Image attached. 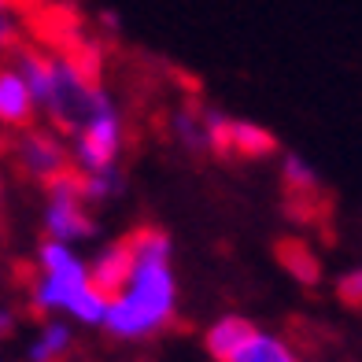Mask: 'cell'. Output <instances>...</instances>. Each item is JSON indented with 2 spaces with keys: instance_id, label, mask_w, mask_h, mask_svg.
Wrapping results in <instances>:
<instances>
[{
  "instance_id": "cell-1",
  "label": "cell",
  "mask_w": 362,
  "mask_h": 362,
  "mask_svg": "<svg viewBox=\"0 0 362 362\" xmlns=\"http://www.w3.org/2000/svg\"><path fill=\"white\" fill-rule=\"evenodd\" d=\"M134 240V274L111 296L104 329L119 340H152L167 333L177 318V274H174V240L159 226H141Z\"/></svg>"
},
{
  "instance_id": "cell-2",
  "label": "cell",
  "mask_w": 362,
  "mask_h": 362,
  "mask_svg": "<svg viewBox=\"0 0 362 362\" xmlns=\"http://www.w3.org/2000/svg\"><path fill=\"white\" fill-rule=\"evenodd\" d=\"M26 288H30V310L37 318L67 310L81 325H104L107 318V296L93 285L89 262H81L71 244L41 240L37 267H26Z\"/></svg>"
},
{
  "instance_id": "cell-3",
  "label": "cell",
  "mask_w": 362,
  "mask_h": 362,
  "mask_svg": "<svg viewBox=\"0 0 362 362\" xmlns=\"http://www.w3.org/2000/svg\"><path fill=\"white\" fill-rule=\"evenodd\" d=\"M96 233V222L89 215V204L81 196V174L71 170L48 185V211H45V237L71 244Z\"/></svg>"
},
{
  "instance_id": "cell-4",
  "label": "cell",
  "mask_w": 362,
  "mask_h": 362,
  "mask_svg": "<svg viewBox=\"0 0 362 362\" xmlns=\"http://www.w3.org/2000/svg\"><path fill=\"white\" fill-rule=\"evenodd\" d=\"M122 144H126V122L119 107H104L96 119L81 129L71 144V159H74V170L78 174H107L119 167V156H122Z\"/></svg>"
},
{
  "instance_id": "cell-5",
  "label": "cell",
  "mask_w": 362,
  "mask_h": 362,
  "mask_svg": "<svg viewBox=\"0 0 362 362\" xmlns=\"http://www.w3.org/2000/svg\"><path fill=\"white\" fill-rule=\"evenodd\" d=\"M11 152H15V163H19V170H23L26 177L41 181L45 189L52 185L56 177H63V174H71V170H74L71 152L59 144V137L52 134V129H41V126L23 129L19 141L11 144Z\"/></svg>"
},
{
  "instance_id": "cell-6",
  "label": "cell",
  "mask_w": 362,
  "mask_h": 362,
  "mask_svg": "<svg viewBox=\"0 0 362 362\" xmlns=\"http://www.w3.org/2000/svg\"><path fill=\"white\" fill-rule=\"evenodd\" d=\"M134 262H137V252H134V240H129V233H126V237L111 240L107 248L96 252V259L89 262V277H93V285L111 300V296H119V288L129 281Z\"/></svg>"
},
{
  "instance_id": "cell-7",
  "label": "cell",
  "mask_w": 362,
  "mask_h": 362,
  "mask_svg": "<svg viewBox=\"0 0 362 362\" xmlns=\"http://www.w3.org/2000/svg\"><path fill=\"white\" fill-rule=\"evenodd\" d=\"M34 111H37V100L26 86V78L11 63H4L0 67V126L23 134V129L34 126Z\"/></svg>"
},
{
  "instance_id": "cell-8",
  "label": "cell",
  "mask_w": 362,
  "mask_h": 362,
  "mask_svg": "<svg viewBox=\"0 0 362 362\" xmlns=\"http://www.w3.org/2000/svg\"><path fill=\"white\" fill-rule=\"evenodd\" d=\"M255 329L259 325L252 318H244V315H218L215 322L204 329V348H207V355L215 362H229L244 348V344L252 340Z\"/></svg>"
},
{
  "instance_id": "cell-9",
  "label": "cell",
  "mask_w": 362,
  "mask_h": 362,
  "mask_svg": "<svg viewBox=\"0 0 362 362\" xmlns=\"http://www.w3.org/2000/svg\"><path fill=\"white\" fill-rule=\"evenodd\" d=\"M277 152V141L267 126L248 122V119H229L222 156H244V159H267Z\"/></svg>"
},
{
  "instance_id": "cell-10",
  "label": "cell",
  "mask_w": 362,
  "mask_h": 362,
  "mask_svg": "<svg viewBox=\"0 0 362 362\" xmlns=\"http://www.w3.org/2000/svg\"><path fill=\"white\" fill-rule=\"evenodd\" d=\"M229 362H303V358H300V351H296L285 337L267 333V329H255L252 340L244 344V348Z\"/></svg>"
},
{
  "instance_id": "cell-11",
  "label": "cell",
  "mask_w": 362,
  "mask_h": 362,
  "mask_svg": "<svg viewBox=\"0 0 362 362\" xmlns=\"http://www.w3.org/2000/svg\"><path fill=\"white\" fill-rule=\"evenodd\" d=\"M71 348H74L71 325H63V322H45L41 333H37V340L30 344L26 362H63V358L71 355Z\"/></svg>"
},
{
  "instance_id": "cell-12",
  "label": "cell",
  "mask_w": 362,
  "mask_h": 362,
  "mask_svg": "<svg viewBox=\"0 0 362 362\" xmlns=\"http://www.w3.org/2000/svg\"><path fill=\"white\" fill-rule=\"evenodd\" d=\"M174 137L189 148V152H211V141H207V126H204V111H177L174 115Z\"/></svg>"
},
{
  "instance_id": "cell-13",
  "label": "cell",
  "mask_w": 362,
  "mask_h": 362,
  "mask_svg": "<svg viewBox=\"0 0 362 362\" xmlns=\"http://www.w3.org/2000/svg\"><path fill=\"white\" fill-rule=\"evenodd\" d=\"M281 177H285V185L296 189V192H315L318 189V170L310 167L303 156H296V152L281 156Z\"/></svg>"
},
{
  "instance_id": "cell-14",
  "label": "cell",
  "mask_w": 362,
  "mask_h": 362,
  "mask_svg": "<svg viewBox=\"0 0 362 362\" xmlns=\"http://www.w3.org/2000/svg\"><path fill=\"white\" fill-rule=\"evenodd\" d=\"M115 192H122V170L119 167L107 174H81V196H86V204L111 200Z\"/></svg>"
},
{
  "instance_id": "cell-15",
  "label": "cell",
  "mask_w": 362,
  "mask_h": 362,
  "mask_svg": "<svg viewBox=\"0 0 362 362\" xmlns=\"http://www.w3.org/2000/svg\"><path fill=\"white\" fill-rule=\"evenodd\" d=\"M281 259H285V267L292 270V277H296V281H303V285H315L318 281V259L315 255H310L307 248H303V244H288V248L281 252Z\"/></svg>"
},
{
  "instance_id": "cell-16",
  "label": "cell",
  "mask_w": 362,
  "mask_h": 362,
  "mask_svg": "<svg viewBox=\"0 0 362 362\" xmlns=\"http://www.w3.org/2000/svg\"><path fill=\"white\" fill-rule=\"evenodd\" d=\"M337 292H340V300H344V303L362 307V267L344 270V274H340V281H337Z\"/></svg>"
},
{
  "instance_id": "cell-17",
  "label": "cell",
  "mask_w": 362,
  "mask_h": 362,
  "mask_svg": "<svg viewBox=\"0 0 362 362\" xmlns=\"http://www.w3.org/2000/svg\"><path fill=\"white\" fill-rule=\"evenodd\" d=\"M11 325H15L11 315H0V337H8V333H11Z\"/></svg>"
},
{
  "instance_id": "cell-18",
  "label": "cell",
  "mask_w": 362,
  "mask_h": 362,
  "mask_svg": "<svg viewBox=\"0 0 362 362\" xmlns=\"http://www.w3.org/2000/svg\"><path fill=\"white\" fill-rule=\"evenodd\" d=\"M0 11H11V8H8V0H0Z\"/></svg>"
}]
</instances>
